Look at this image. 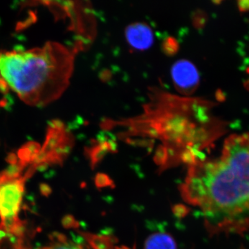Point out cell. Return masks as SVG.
Wrapping results in <instances>:
<instances>
[{"instance_id":"6da1fadb","label":"cell","mask_w":249,"mask_h":249,"mask_svg":"<svg viewBox=\"0 0 249 249\" xmlns=\"http://www.w3.org/2000/svg\"><path fill=\"white\" fill-rule=\"evenodd\" d=\"M137 115L106 118L101 126L125 139L158 141L175 160L191 164L223 135L227 124L214 116L213 105L199 98L173 94L154 87Z\"/></svg>"},{"instance_id":"30bf717a","label":"cell","mask_w":249,"mask_h":249,"mask_svg":"<svg viewBox=\"0 0 249 249\" xmlns=\"http://www.w3.org/2000/svg\"><path fill=\"white\" fill-rule=\"evenodd\" d=\"M40 153V145L36 142H29L19 149L18 157L22 162V164H26L37 158Z\"/></svg>"},{"instance_id":"7c38bea8","label":"cell","mask_w":249,"mask_h":249,"mask_svg":"<svg viewBox=\"0 0 249 249\" xmlns=\"http://www.w3.org/2000/svg\"><path fill=\"white\" fill-rule=\"evenodd\" d=\"M10 89H11V88H10L7 82H6L4 78L0 76V93H2V94H8V93L9 92Z\"/></svg>"},{"instance_id":"9c48e42d","label":"cell","mask_w":249,"mask_h":249,"mask_svg":"<svg viewBox=\"0 0 249 249\" xmlns=\"http://www.w3.org/2000/svg\"><path fill=\"white\" fill-rule=\"evenodd\" d=\"M145 249H177L176 242L168 234H154L147 239Z\"/></svg>"},{"instance_id":"8fae6325","label":"cell","mask_w":249,"mask_h":249,"mask_svg":"<svg viewBox=\"0 0 249 249\" xmlns=\"http://www.w3.org/2000/svg\"><path fill=\"white\" fill-rule=\"evenodd\" d=\"M86 240L93 249H132L124 246H115L111 242V238L101 236H86Z\"/></svg>"},{"instance_id":"8992f818","label":"cell","mask_w":249,"mask_h":249,"mask_svg":"<svg viewBox=\"0 0 249 249\" xmlns=\"http://www.w3.org/2000/svg\"><path fill=\"white\" fill-rule=\"evenodd\" d=\"M174 86L181 96L191 97L199 85V74L196 66L186 60H178L172 67Z\"/></svg>"},{"instance_id":"5b68a950","label":"cell","mask_w":249,"mask_h":249,"mask_svg":"<svg viewBox=\"0 0 249 249\" xmlns=\"http://www.w3.org/2000/svg\"><path fill=\"white\" fill-rule=\"evenodd\" d=\"M24 192V181L0 175V217L4 230H17L18 213L20 209Z\"/></svg>"},{"instance_id":"ba28073f","label":"cell","mask_w":249,"mask_h":249,"mask_svg":"<svg viewBox=\"0 0 249 249\" xmlns=\"http://www.w3.org/2000/svg\"><path fill=\"white\" fill-rule=\"evenodd\" d=\"M41 249H93L89 243L83 244L68 238L66 236L55 234L50 243Z\"/></svg>"},{"instance_id":"4fadbf2b","label":"cell","mask_w":249,"mask_h":249,"mask_svg":"<svg viewBox=\"0 0 249 249\" xmlns=\"http://www.w3.org/2000/svg\"><path fill=\"white\" fill-rule=\"evenodd\" d=\"M245 87L246 89H248L249 91V78L245 82Z\"/></svg>"},{"instance_id":"277c9868","label":"cell","mask_w":249,"mask_h":249,"mask_svg":"<svg viewBox=\"0 0 249 249\" xmlns=\"http://www.w3.org/2000/svg\"><path fill=\"white\" fill-rule=\"evenodd\" d=\"M55 17L68 19L69 29L76 37L73 46L78 52L88 48L96 35V19L89 1H45Z\"/></svg>"},{"instance_id":"3957f363","label":"cell","mask_w":249,"mask_h":249,"mask_svg":"<svg viewBox=\"0 0 249 249\" xmlns=\"http://www.w3.org/2000/svg\"><path fill=\"white\" fill-rule=\"evenodd\" d=\"M78 53L53 41L27 51H0V76L28 106L45 107L68 88Z\"/></svg>"},{"instance_id":"7a4b0ae2","label":"cell","mask_w":249,"mask_h":249,"mask_svg":"<svg viewBox=\"0 0 249 249\" xmlns=\"http://www.w3.org/2000/svg\"><path fill=\"white\" fill-rule=\"evenodd\" d=\"M182 193L211 235L249 231V133L231 134L217 158L190 164Z\"/></svg>"},{"instance_id":"52a82bcc","label":"cell","mask_w":249,"mask_h":249,"mask_svg":"<svg viewBox=\"0 0 249 249\" xmlns=\"http://www.w3.org/2000/svg\"><path fill=\"white\" fill-rule=\"evenodd\" d=\"M125 37L127 43L134 50H147L154 42L153 31L146 23L129 24L125 29Z\"/></svg>"}]
</instances>
